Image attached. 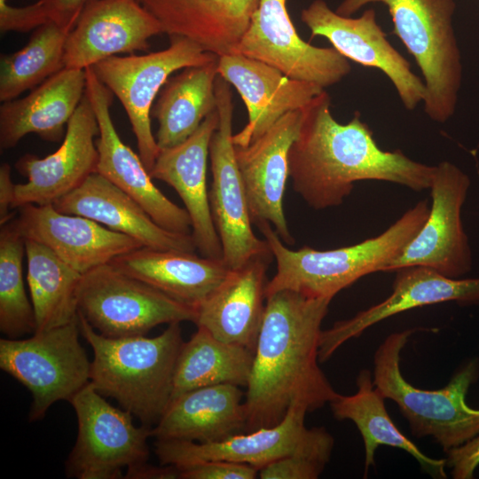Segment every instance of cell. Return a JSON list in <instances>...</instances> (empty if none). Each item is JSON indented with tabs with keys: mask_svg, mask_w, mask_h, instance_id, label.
<instances>
[{
	"mask_svg": "<svg viewBox=\"0 0 479 479\" xmlns=\"http://www.w3.org/2000/svg\"><path fill=\"white\" fill-rule=\"evenodd\" d=\"M324 90L302 108L298 135L288 153L293 189L317 210L342 204L357 181L376 180L415 192L430 187L435 166L383 151L358 112L345 124L332 115Z\"/></svg>",
	"mask_w": 479,
	"mask_h": 479,
	"instance_id": "6da1fadb",
	"label": "cell"
},
{
	"mask_svg": "<svg viewBox=\"0 0 479 479\" xmlns=\"http://www.w3.org/2000/svg\"><path fill=\"white\" fill-rule=\"evenodd\" d=\"M331 301L292 290L266 297L244 401L245 432L277 425L294 404L313 412L339 394L318 365L321 324Z\"/></svg>",
	"mask_w": 479,
	"mask_h": 479,
	"instance_id": "7a4b0ae2",
	"label": "cell"
},
{
	"mask_svg": "<svg viewBox=\"0 0 479 479\" xmlns=\"http://www.w3.org/2000/svg\"><path fill=\"white\" fill-rule=\"evenodd\" d=\"M428 214V200H420L376 237L331 250L308 246L292 250L284 246L270 223L257 224L277 262V272L266 285V297L292 290L308 297L333 299L362 277L384 271L418 233Z\"/></svg>",
	"mask_w": 479,
	"mask_h": 479,
	"instance_id": "3957f363",
	"label": "cell"
},
{
	"mask_svg": "<svg viewBox=\"0 0 479 479\" xmlns=\"http://www.w3.org/2000/svg\"><path fill=\"white\" fill-rule=\"evenodd\" d=\"M80 331L93 351L90 382L116 400L142 425H156L171 399L173 374L184 342L180 323L155 337L111 338L78 314Z\"/></svg>",
	"mask_w": 479,
	"mask_h": 479,
	"instance_id": "277c9868",
	"label": "cell"
},
{
	"mask_svg": "<svg viewBox=\"0 0 479 479\" xmlns=\"http://www.w3.org/2000/svg\"><path fill=\"white\" fill-rule=\"evenodd\" d=\"M414 331L393 333L380 344L373 356V384L397 404L414 436H431L447 452L479 435V409L466 401L479 376V360L464 364L443 389L416 388L400 368L401 352Z\"/></svg>",
	"mask_w": 479,
	"mask_h": 479,
	"instance_id": "5b68a950",
	"label": "cell"
},
{
	"mask_svg": "<svg viewBox=\"0 0 479 479\" xmlns=\"http://www.w3.org/2000/svg\"><path fill=\"white\" fill-rule=\"evenodd\" d=\"M388 7L393 33L413 56L424 77V112L444 123L455 113L462 82L461 53L452 19L454 0H343L335 12L349 17L363 6Z\"/></svg>",
	"mask_w": 479,
	"mask_h": 479,
	"instance_id": "8992f818",
	"label": "cell"
},
{
	"mask_svg": "<svg viewBox=\"0 0 479 479\" xmlns=\"http://www.w3.org/2000/svg\"><path fill=\"white\" fill-rule=\"evenodd\" d=\"M79 318L29 338L0 340V368L32 395L29 420H42L90 381L91 362L79 342Z\"/></svg>",
	"mask_w": 479,
	"mask_h": 479,
	"instance_id": "52a82bcc",
	"label": "cell"
},
{
	"mask_svg": "<svg viewBox=\"0 0 479 479\" xmlns=\"http://www.w3.org/2000/svg\"><path fill=\"white\" fill-rule=\"evenodd\" d=\"M78 314L100 334L121 338L145 335L161 324L192 321L197 310L181 303L112 263L82 275Z\"/></svg>",
	"mask_w": 479,
	"mask_h": 479,
	"instance_id": "ba28073f",
	"label": "cell"
},
{
	"mask_svg": "<svg viewBox=\"0 0 479 479\" xmlns=\"http://www.w3.org/2000/svg\"><path fill=\"white\" fill-rule=\"evenodd\" d=\"M169 46L144 55L112 56L92 67L97 78L115 95L125 109L137 139L138 155L148 172L160 153L151 128L155 97L179 69L216 60L218 56L198 43L172 35Z\"/></svg>",
	"mask_w": 479,
	"mask_h": 479,
	"instance_id": "9c48e42d",
	"label": "cell"
},
{
	"mask_svg": "<svg viewBox=\"0 0 479 479\" xmlns=\"http://www.w3.org/2000/svg\"><path fill=\"white\" fill-rule=\"evenodd\" d=\"M78 422L75 444L66 462L67 477L119 479L147 462L152 428L137 427L132 414L111 405L90 382L68 401Z\"/></svg>",
	"mask_w": 479,
	"mask_h": 479,
	"instance_id": "30bf717a",
	"label": "cell"
},
{
	"mask_svg": "<svg viewBox=\"0 0 479 479\" xmlns=\"http://www.w3.org/2000/svg\"><path fill=\"white\" fill-rule=\"evenodd\" d=\"M302 404H293L275 426L232 435L224 440L198 443L180 440L155 442L161 464L182 467L206 460L248 464L258 470L287 455L299 454L328 463L334 439L324 427L309 428Z\"/></svg>",
	"mask_w": 479,
	"mask_h": 479,
	"instance_id": "8fae6325",
	"label": "cell"
},
{
	"mask_svg": "<svg viewBox=\"0 0 479 479\" xmlns=\"http://www.w3.org/2000/svg\"><path fill=\"white\" fill-rule=\"evenodd\" d=\"M219 122L210 143L212 184L208 192L215 227L220 238L223 261L236 270L255 258L273 256L265 240L253 232L247 200L232 142L233 103L231 84L220 75L215 82Z\"/></svg>",
	"mask_w": 479,
	"mask_h": 479,
	"instance_id": "7c38bea8",
	"label": "cell"
},
{
	"mask_svg": "<svg viewBox=\"0 0 479 479\" xmlns=\"http://www.w3.org/2000/svg\"><path fill=\"white\" fill-rule=\"evenodd\" d=\"M470 185L469 176L455 164L444 161L435 166L428 216L384 271L425 266L451 278L470 271L472 254L461 218Z\"/></svg>",
	"mask_w": 479,
	"mask_h": 479,
	"instance_id": "4fadbf2b",
	"label": "cell"
},
{
	"mask_svg": "<svg viewBox=\"0 0 479 479\" xmlns=\"http://www.w3.org/2000/svg\"><path fill=\"white\" fill-rule=\"evenodd\" d=\"M287 0H260L233 53L260 60L285 75L319 85L340 82L351 71L349 59L334 47L311 45L298 35Z\"/></svg>",
	"mask_w": 479,
	"mask_h": 479,
	"instance_id": "5bb4252c",
	"label": "cell"
},
{
	"mask_svg": "<svg viewBox=\"0 0 479 479\" xmlns=\"http://www.w3.org/2000/svg\"><path fill=\"white\" fill-rule=\"evenodd\" d=\"M301 20L310 28V38L324 36L348 59L383 72L407 110L412 111L423 102L424 82L388 41L373 8L358 18H351L331 10L324 0H314L302 10Z\"/></svg>",
	"mask_w": 479,
	"mask_h": 479,
	"instance_id": "9a60e30c",
	"label": "cell"
},
{
	"mask_svg": "<svg viewBox=\"0 0 479 479\" xmlns=\"http://www.w3.org/2000/svg\"><path fill=\"white\" fill-rule=\"evenodd\" d=\"M86 90L95 112L99 135L97 171L133 198L162 228L177 233L192 234V221L182 208L153 184L139 155L119 137L110 114L113 92L96 76L91 67L85 69Z\"/></svg>",
	"mask_w": 479,
	"mask_h": 479,
	"instance_id": "2e32d148",
	"label": "cell"
},
{
	"mask_svg": "<svg viewBox=\"0 0 479 479\" xmlns=\"http://www.w3.org/2000/svg\"><path fill=\"white\" fill-rule=\"evenodd\" d=\"M98 135V122L85 92L67 125L60 146L44 158L27 153L16 161V169L27 182L16 184L13 208L52 204L78 188L97 171L95 137Z\"/></svg>",
	"mask_w": 479,
	"mask_h": 479,
	"instance_id": "e0dca14e",
	"label": "cell"
},
{
	"mask_svg": "<svg viewBox=\"0 0 479 479\" xmlns=\"http://www.w3.org/2000/svg\"><path fill=\"white\" fill-rule=\"evenodd\" d=\"M162 33L137 0H87L66 41L65 67L86 69L112 56L147 51L149 39Z\"/></svg>",
	"mask_w": 479,
	"mask_h": 479,
	"instance_id": "ac0fdd59",
	"label": "cell"
},
{
	"mask_svg": "<svg viewBox=\"0 0 479 479\" xmlns=\"http://www.w3.org/2000/svg\"><path fill=\"white\" fill-rule=\"evenodd\" d=\"M396 271L392 293L384 301L321 331L320 363L327 361L346 342L401 312L446 302L461 306L479 305V278H451L425 266H409Z\"/></svg>",
	"mask_w": 479,
	"mask_h": 479,
	"instance_id": "d6986e66",
	"label": "cell"
},
{
	"mask_svg": "<svg viewBox=\"0 0 479 479\" xmlns=\"http://www.w3.org/2000/svg\"><path fill=\"white\" fill-rule=\"evenodd\" d=\"M301 120L302 109L289 112L247 145L233 144L252 223H270L287 245L294 240L284 214L283 198L289 177L288 153Z\"/></svg>",
	"mask_w": 479,
	"mask_h": 479,
	"instance_id": "ffe728a7",
	"label": "cell"
},
{
	"mask_svg": "<svg viewBox=\"0 0 479 479\" xmlns=\"http://www.w3.org/2000/svg\"><path fill=\"white\" fill-rule=\"evenodd\" d=\"M19 208L13 221L24 238L46 246L82 275L143 247L92 219L59 212L52 204Z\"/></svg>",
	"mask_w": 479,
	"mask_h": 479,
	"instance_id": "44dd1931",
	"label": "cell"
},
{
	"mask_svg": "<svg viewBox=\"0 0 479 479\" xmlns=\"http://www.w3.org/2000/svg\"><path fill=\"white\" fill-rule=\"evenodd\" d=\"M217 72L237 90L247 106L248 122L232 136L233 144L240 146L257 139L286 114L303 108L325 90L239 53L218 56Z\"/></svg>",
	"mask_w": 479,
	"mask_h": 479,
	"instance_id": "7402d4cb",
	"label": "cell"
},
{
	"mask_svg": "<svg viewBox=\"0 0 479 479\" xmlns=\"http://www.w3.org/2000/svg\"><path fill=\"white\" fill-rule=\"evenodd\" d=\"M217 108L208 114L185 142L161 149L149 171L178 193L192 221V235L200 255L223 259L220 238L212 218L207 188L209 143L217 128Z\"/></svg>",
	"mask_w": 479,
	"mask_h": 479,
	"instance_id": "603a6c76",
	"label": "cell"
},
{
	"mask_svg": "<svg viewBox=\"0 0 479 479\" xmlns=\"http://www.w3.org/2000/svg\"><path fill=\"white\" fill-rule=\"evenodd\" d=\"M52 206L59 212L92 219L137 240L145 247L189 252L197 249L192 234L162 228L133 198L98 172L90 174L78 188Z\"/></svg>",
	"mask_w": 479,
	"mask_h": 479,
	"instance_id": "cb8c5ba5",
	"label": "cell"
},
{
	"mask_svg": "<svg viewBox=\"0 0 479 479\" xmlns=\"http://www.w3.org/2000/svg\"><path fill=\"white\" fill-rule=\"evenodd\" d=\"M86 90L85 69L63 68L26 97L0 106V147H14L27 134L59 142Z\"/></svg>",
	"mask_w": 479,
	"mask_h": 479,
	"instance_id": "d4e9b609",
	"label": "cell"
},
{
	"mask_svg": "<svg viewBox=\"0 0 479 479\" xmlns=\"http://www.w3.org/2000/svg\"><path fill=\"white\" fill-rule=\"evenodd\" d=\"M164 33L190 39L217 56L231 54L260 0H137Z\"/></svg>",
	"mask_w": 479,
	"mask_h": 479,
	"instance_id": "484cf974",
	"label": "cell"
},
{
	"mask_svg": "<svg viewBox=\"0 0 479 479\" xmlns=\"http://www.w3.org/2000/svg\"><path fill=\"white\" fill-rule=\"evenodd\" d=\"M271 259H252L231 270L198 307L197 326L216 338L255 350L264 314L266 271Z\"/></svg>",
	"mask_w": 479,
	"mask_h": 479,
	"instance_id": "4316f807",
	"label": "cell"
},
{
	"mask_svg": "<svg viewBox=\"0 0 479 479\" xmlns=\"http://www.w3.org/2000/svg\"><path fill=\"white\" fill-rule=\"evenodd\" d=\"M110 263L196 310L231 271L223 259L200 256L189 251L145 247L122 255Z\"/></svg>",
	"mask_w": 479,
	"mask_h": 479,
	"instance_id": "83f0119b",
	"label": "cell"
},
{
	"mask_svg": "<svg viewBox=\"0 0 479 479\" xmlns=\"http://www.w3.org/2000/svg\"><path fill=\"white\" fill-rule=\"evenodd\" d=\"M240 386L218 384L172 398L152 428L159 440L210 443L245 432L247 418Z\"/></svg>",
	"mask_w": 479,
	"mask_h": 479,
	"instance_id": "f1b7e54d",
	"label": "cell"
},
{
	"mask_svg": "<svg viewBox=\"0 0 479 479\" xmlns=\"http://www.w3.org/2000/svg\"><path fill=\"white\" fill-rule=\"evenodd\" d=\"M372 373L367 369L357 377L355 394H338L330 403L334 417L339 420H349L358 428L365 444V473L367 476L371 466L375 465V452L380 445H388L407 452L433 476L445 478V459H434L423 453L394 424L384 404L385 397L373 384Z\"/></svg>",
	"mask_w": 479,
	"mask_h": 479,
	"instance_id": "f546056e",
	"label": "cell"
},
{
	"mask_svg": "<svg viewBox=\"0 0 479 479\" xmlns=\"http://www.w3.org/2000/svg\"><path fill=\"white\" fill-rule=\"evenodd\" d=\"M217 60L185 67L163 86L151 110L158 122L155 139L160 150L185 142L216 110Z\"/></svg>",
	"mask_w": 479,
	"mask_h": 479,
	"instance_id": "4dcf8cb0",
	"label": "cell"
},
{
	"mask_svg": "<svg viewBox=\"0 0 479 479\" xmlns=\"http://www.w3.org/2000/svg\"><path fill=\"white\" fill-rule=\"evenodd\" d=\"M197 327L191 339L184 342L180 348L173 374L171 399L207 386L233 384L247 387L254 351L223 342L206 328Z\"/></svg>",
	"mask_w": 479,
	"mask_h": 479,
	"instance_id": "1f68e13d",
	"label": "cell"
},
{
	"mask_svg": "<svg viewBox=\"0 0 479 479\" xmlns=\"http://www.w3.org/2000/svg\"><path fill=\"white\" fill-rule=\"evenodd\" d=\"M25 240L27 282L35 318V332L77 318V290L82 274L46 246L33 240Z\"/></svg>",
	"mask_w": 479,
	"mask_h": 479,
	"instance_id": "d6a6232c",
	"label": "cell"
},
{
	"mask_svg": "<svg viewBox=\"0 0 479 479\" xmlns=\"http://www.w3.org/2000/svg\"><path fill=\"white\" fill-rule=\"evenodd\" d=\"M71 30L49 21L35 29L23 48L1 55V102L15 99L65 68V45Z\"/></svg>",
	"mask_w": 479,
	"mask_h": 479,
	"instance_id": "836d02e7",
	"label": "cell"
},
{
	"mask_svg": "<svg viewBox=\"0 0 479 479\" xmlns=\"http://www.w3.org/2000/svg\"><path fill=\"white\" fill-rule=\"evenodd\" d=\"M13 218L0 231V330L7 338L18 339L35 334L36 323L23 277L26 240Z\"/></svg>",
	"mask_w": 479,
	"mask_h": 479,
	"instance_id": "e575fe53",
	"label": "cell"
},
{
	"mask_svg": "<svg viewBox=\"0 0 479 479\" xmlns=\"http://www.w3.org/2000/svg\"><path fill=\"white\" fill-rule=\"evenodd\" d=\"M177 467L181 479H255L259 472L248 464L219 459Z\"/></svg>",
	"mask_w": 479,
	"mask_h": 479,
	"instance_id": "d590c367",
	"label": "cell"
},
{
	"mask_svg": "<svg viewBox=\"0 0 479 479\" xmlns=\"http://www.w3.org/2000/svg\"><path fill=\"white\" fill-rule=\"evenodd\" d=\"M326 463L308 456L292 454L280 458L261 468V479H317Z\"/></svg>",
	"mask_w": 479,
	"mask_h": 479,
	"instance_id": "8d00e7d4",
	"label": "cell"
},
{
	"mask_svg": "<svg viewBox=\"0 0 479 479\" xmlns=\"http://www.w3.org/2000/svg\"><path fill=\"white\" fill-rule=\"evenodd\" d=\"M48 22L45 12L40 1L25 6L14 7L6 0H0V31L6 33L28 32Z\"/></svg>",
	"mask_w": 479,
	"mask_h": 479,
	"instance_id": "74e56055",
	"label": "cell"
},
{
	"mask_svg": "<svg viewBox=\"0 0 479 479\" xmlns=\"http://www.w3.org/2000/svg\"><path fill=\"white\" fill-rule=\"evenodd\" d=\"M446 453V467L454 479L473 478L479 466V435Z\"/></svg>",
	"mask_w": 479,
	"mask_h": 479,
	"instance_id": "f35d334b",
	"label": "cell"
},
{
	"mask_svg": "<svg viewBox=\"0 0 479 479\" xmlns=\"http://www.w3.org/2000/svg\"><path fill=\"white\" fill-rule=\"evenodd\" d=\"M48 21L73 29L87 0H39Z\"/></svg>",
	"mask_w": 479,
	"mask_h": 479,
	"instance_id": "ab89813d",
	"label": "cell"
},
{
	"mask_svg": "<svg viewBox=\"0 0 479 479\" xmlns=\"http://www.w3.org/2000/svg\"><path fill=\"white\" fill-rule=\"evenodd\" d=\"M15 184L11 176V167L3 163L0 167V224L3 225L14 216L11 209L15 200Z\"/></svg>",
	"mask_w": 479,
	"mask_h": 479,
	"instance_id": "60d3db41",
	"label": "cell"
},
{
	"mask_svg": "<svg viewBox=\"0 0 479 479\" xmlns=\"http://www.w3.org/2000/svg\"><path fill=\"white\" fill-rule=\"evenodd\" d=\"M126 479H177L179 470L174 465L153 467L147 462L128 468L124 475Z\"/></svg>",
	"mask_w": 479,
	"mask_h": 479,
	"instance_id": "b9f144b4",
	"label": "cell"
}]
</instances>
